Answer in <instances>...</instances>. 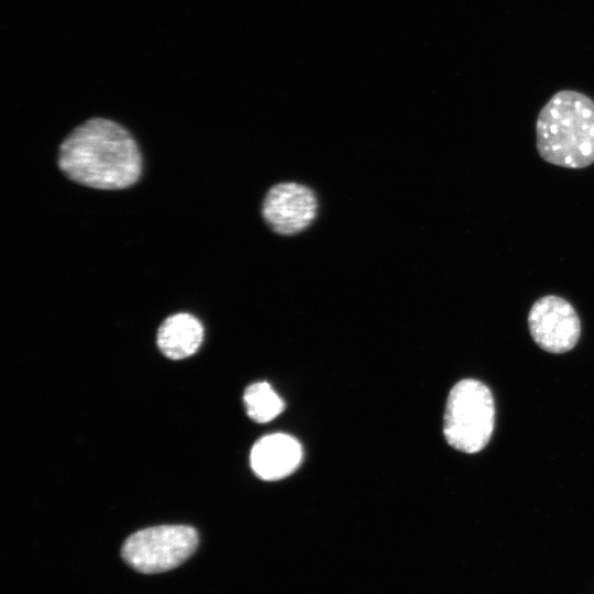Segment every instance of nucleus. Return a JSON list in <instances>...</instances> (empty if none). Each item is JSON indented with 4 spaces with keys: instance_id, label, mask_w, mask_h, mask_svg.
Wrapping results in <instances>:
<instances>
[{
    "instance_id": "2",
    "label": "nucleus",
    "mask_w": 594,
    "mask_h": 594,
    "mask_svg": "<svg viewBox=\"0 0 594 594\" xmlns=\"http://www.w3.org/2000/svg\"><path fill=\"white\" fill-rule=\"evenodd\" d=\"M536 146L540 157L565 168L594 163V100L571 89L556 92L536 121Z\"/></svg>"
},
{
    "instance_id": "3",
    "label": "nucleus",
    "mask_w": 594,
    "mask_h": 594,
    "mask_svg": "<svg viewBox=\"0 0 594 594\" xmlns=\"http://www.w3.org/2000/svg\"><path fill=\"white\" fill-rule=\"evenodd\" d=\"M495 420L491 391L482 382L465 378L449 393L443 417V435L454 449L476 453L488 443Z\"/></svg>"
},
{
    "instance_id": "9",
    "label": "nucleus",
    "mask_w": 594,
    "mask_h": 594,
    "mask_svg": "<svg viewBox=\"0 0 594 594\" xmlns=\"http://www.w3.org/2000/svg\"><path fill=\"white\" fill-rule=\"evenodd\" d=\"M243 400L249 417L256 422H268L285 407L283 399L266 382H257L245 388Z\"/></svg>"
},
{
    "instance_id": "8",
    "label": "nucleus",
    "mask_w": 594,
    "mask_h": 594,
    "mask_svg": "<svg viewBox=\"0 0 594 594\" xmlns=\"http://www.w3.org/2000/svg\"><path fill=\"white\" fill-rule=\"evenodd\" d=\"M204 339V327L193 315L180 312L167 317L158 328L157 345L169 359L193 355Z\"/></svg>"
},
{
    "instance_id": "6",
    "label": "nucleus",
    "mask_w": 594,
    "mask_h": 594,
    "mask_svg": "<svg viewBox=\"0 0 594 594\" xmlns=\"http://www.w3.org/2000/svg\"><path fill=\"white\" fill-rule=\"evenodd\" d=\"M317 208V198L310 188L296 183H283L267 191L262 213L275 232L290 235L302 231L314 221Z\"/></svg>"
},
{
    "instance_id": "4",
    "label": "nucleus",
    "mask_w": 594,
    "mask_h": 594,
    "mask_svg": "<svg viewBox=\"0 0 594 594\" xmlns=\"http://www.w3.org/2000/svg\"><path fill=\"white\" fill-rule=\"evenodd\" d=\"M198 546L195 528L164 525L139 530L122 547V558L136 571L158 573L178 566Z\"/></svg>"
},
{
    "instance_id": "1",
    "label": "nucleus",
    "mask_w": 594,
    "mask_h": 594,
    "mask_svg": "<svg viewBox=\"0 0 594 594\" xmlns=\"http://www.w3.org/2000/svg\"><path fill=\"white\" fill-rule=\"evenodd\" d=\"M57 163L73 182L103 190L128 188L142 172L135 140L122 125L103 118L75 128L61 144Z\"/></svg>"
},
{
    "instance_id": "7",
    "label": "nucleus",
    "mask_w": 594,
    "mask_h": 594,
    "mask_svg": "<svg viewBox=\"0 0 594 594\" xmlns=\"http://www.w3.org/2000/svg\"><path fill=\"white\" fill-rule=\"evenodd\" d=\"M300 443L286 433H271L258 439L250 454L254 473L265 481H277L292 474L300 464Z\"/></svg>"
},
{
    "instance_id": "5",
    "label": "nucleus",
    "mask_w": 594,
    "mask_h": 594,
    "mask_svg": "<svg viewBox=\"0 0 594 594\" xmlns=\"http://www.w3.org/2000/svg\"><path fill=\"white\" fill-rule=\"evenodd\" d=\"M528 326L534 341L550 353L570 351L581 334V322L574 307L556 295L543 296L534 302Z\"/></svg>"
}]
</instances>
